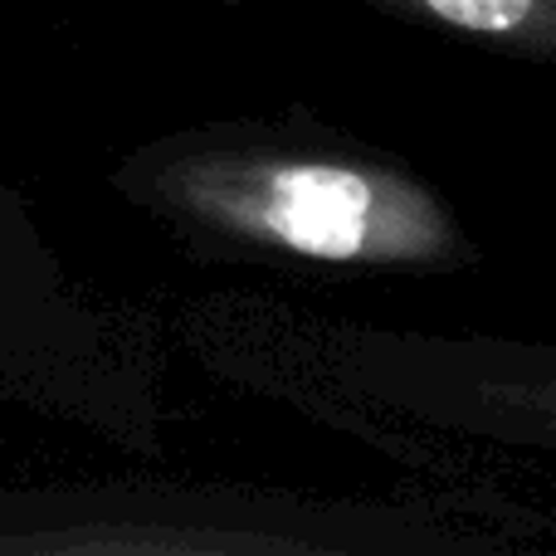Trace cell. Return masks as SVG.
Instances as JSON below:
<instances>
[{
	"instance_id": "7a4b0ae2",
	"label": "cell",
	"mask_w": 556,
	"mask_h": 556,
	"mask_svg": "<svg viewBox=\"0 0 556 556\" xmlns=\"http://www.w3.org/2000/svg\"><path fill=\"white\" fill-rule=\"evenodd\" d=\"M391 15L479 39L503 54L552 59L556 54V0H371Z\"/></svg>"
},
{
	"instance_id": "6da1fadb",
	"label": "cell",
	"mask_w": 556,
	"mask_h": 556,
	"mask_svg": "<svg viewBox=\"0 0 556 556\" xmlns=\"http://www.w3.org/2000/svg\"><path fill=\"white\" fill-rule=\"evenodd\" d=\"M113 186L205 254L366 274H444L479 254L410 162L327 127H191L137 147Z\"/></svg>"
}]
</instances>
